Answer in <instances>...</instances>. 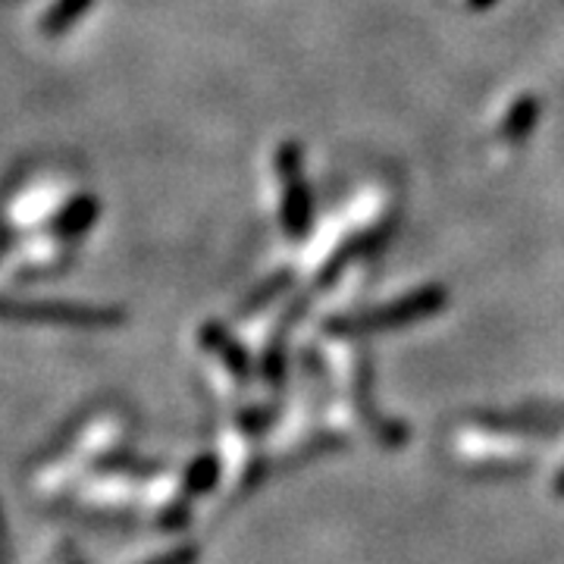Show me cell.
<instances>
[{"label": "cell", "mask_w": 564, "mask_h": 564, "mask_svg": "<svg viewBox=\"0 0 564 564\" xmlns=\"http://www.w3.org/2000/svg\"><path fill=\"white\" fill-rule=\"evenodd\" d=\"M0 321L54 323V326H76V329H110L122 323L117 307H91V304L63 302H10L0 299Z\"/></svg>", "instance_id": "cell-1"}, {"label": "cell", "mask_w": 564, "mask_h": 564, "mask_svg": "<svg viewBox=\"0 0 564 564\" xmlns=\"http://www.w3.org/2000/svg\"><path fill=\"white\" fill-rule=\"evenodd\" d=\"M436 307H443V292L426 289L421 295L404 299V302L395 304V307H383V311H373V314H367V317H355V321L345 323V329H355V333H364V329H392V326H402V323L408 321L426 317V314H433Z\"/></svg>", "instance_id": "cell-2"}, {"label": "cell", "mask_w": 564, "mask_h": 564, "mask_svg": "<svg viewBox=\"0 0 564 564\" xmlns=\"http://www.w3.org/2000/svg\"><path fill=\"white\" fill-rule=\"evenodd\" d=\"M202 339H204V345H210V348L220 355L223 361L229 364V367L239 373V380H245V377H248V358L242 355V348H236V343H232V339L223 333L217 323H207V326H204Z\"/></svg>", "instance_id": "cell-3"}, {"label": "cell", "mask_w": 564, "mask_h": 564, "mask_svg": "<svg viewBox=\"0 0 564 564\" xmlns=\"http://www.w3.org/2000/svg\"><path fill=\"white\" fill-rule=\"evenodd\" d=\"M95 210H98L95 198H76V202L69 204V207L61 214V220H57V232H61V236H79V232H85V229L91 226V220H95Z\"/></svg>", "instance_id": "cell-4"}, {"label": "cell", "mask_w": 564, "mask_h": 564, "mask_svg": "<svg viewBox=\"0 0 564 564\" xmlns=\"http://www.w3.org/2000/svg\"><path fill=\"white\" fill-rule=\"evenodd\" d=\"M217 474H220L217 458L202 455L198 462L188 467V474H185V492H188V496H204L207 489H214V484H217Z\"/></svg>", "instance_id": "cell-5"}, {"label": "cell", "mask_w": 564, "mask_h": 564, "mask_svg": "<svg viewBox=\"0 0 564 564\" xmlns=\"http://www.w3.org/2000/svg\"><path fill=\"white\" fill-rule=\"evenodd\" d=\"M85 7H91V0H61L51 13H47V20H44V32L47 35H57L63 29H69V22L79 17Z\"/></svg>", "instance_id": "cell-6"}, {"label": "cell", "mask_w": 564, "mask_h": 564, "mask_svg": "<svg viewBox=\"0 0 564 564\" xmlns=\"http://www.w3.org/2000/svg\"><path fill=\"white\" fill-rule=\"evenodd\" d=\"M486 423H492V426H496V430H502L505 423H514V421H521V417H518V414H486L484 417ZM552 423V426H555V423L562 421V411H549V414H545V411H533V414H530V417H527V430H536V426H533V423Z\"/></svg>", "instance_id": "cell-7"}, {"label": "cell", "mask_w": 564, "mask_h": 564, "mask_svg": "<svg viewBox=\"0 0 564 564\" xmlns=\"http://www.w3.org/2000/svg\"><path fill=\"white\" fill-rule=\"evenodd\" d=\"M198 545H180V549H173V552H166L161 558H154V562H144V564H198Z\"/></svg>", "instance_id": "cell-8"}, {"label": "cell", "mask_w": 564, "mask_h": 564, "mask_svg": "<svg viewBox=\"0 0 564 564\" xmlns=\"http://www.w3.org/2000/svg\"><path fill=\"white\" fill-rule=\"evenodd\" d=\"M10 562V536H7V524H3V511H0V564Z\"/></svg>", "instance_id": "cell-9"}, {"label": "cell", "mask_w": 564, "mask_h": 564, "mask_svg": "<svg viewBox=\"0 0 564 564\" xmlns=\"http://www.w3.org/2000/svg\"><path fill=\"white\" fill-rule=\"evenodd\" d=\"M555 492H558V496H564V470L558 474V480H555Z\"/></svg>", "instance_id": "cell-10"}]
</instances>
